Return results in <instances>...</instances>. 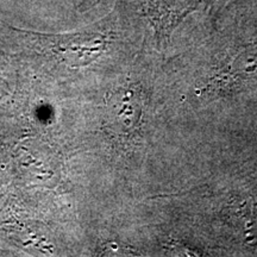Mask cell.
Listing matches in <instances>:
<instances>
[{
    "instance_id": "6da1fadb",
    "label": "cell",
    "mask_w": 257,
    "mask_h": 257,
    "mask_svg": "<svg viewBox=\"0 0 257 257\" xmlns=\"http://www.w3.org/2000/svg\"><path fill=\"white\" fill-rule=\"evenodd\" d=\"M142 93L135 86H124L111 99L112 126L124 138L136 134L142 120Z\"/></svg>"
}]
</instances>
